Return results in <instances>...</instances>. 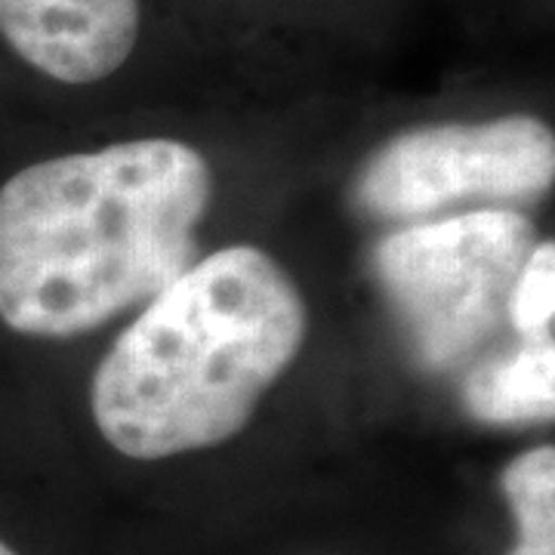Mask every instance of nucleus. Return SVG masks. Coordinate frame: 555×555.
Here are the masks:
<instances>
[{
  "mask_svg": "<svg viewBox=\"0 0 555 555\" xmlns=\"http://www.w3.org/2000/svg\"><path fill=\"white\" fill-rule=\"evenodd\" d=\"M214 195L198 149L133 139L40 160L0 189V318L65 339L155 299L195 257Z\"/></svg>",
  "mask_w": 555,
  "mask_h": 555,
  "instance_id": "1",
  "label": "nucleus"
},
{
  "mask_svg": "<svg viewBox=\"0 0 555 555\" xmlns=\"http://www.w3.org/2000/svg\"><path fill=\"white\" fill-rule=\"evenodd\" d=\"M306 337L297 281L266 250H217L149 299L102 358L93 420L133 460L217 448L257 414Z\"/></svg>",
  "mask_w": 555,
  "mask_h": 555,
  "instance_id": "2",
  "label": "nucleus"
},
{
  "mask_svg": "<svg viewBox=\"0 0 555 555\" xmlns=\"http://www.w3.org/2000/svg\"><path fill=\"white\" fill-rule=\"evenodd\" d=\"M537 244L534 222L509 207L414 222L379 241L374 278L423 367L448 371L494 337Z\"/></svg>",
  "mask_w": 555,
  "mask_h": 555,
  "instance_id": "3",
  "label": "nucleus"
},
{
  "mask_svg": "<svg viewBox=\"0 0 555 555\" xmlns=\"http://www.w3.org/2000/svg\"><path fill=\"white\" fill-rule=\"evenodd\" d=\"M553 179V130L531 115H506L389 139L361 167L352 198L367 217L404 222L460 204L537 201Z\"/></svg>",
  "mask_w": 555,
  "mask_h": 555,
  "instance_id": "4",
  "label": "nucleus"
},
{
  "mask_svg": "<svg viewBox=\"0 0 555 555\" xmlns=\"http://www.w3.org/2000/svg\"><path fill=\"white\" fill-rule=\"evenodd\" d=\"M139 0H0V35L28 65L62 83H96L130 60Z\"/></svg>",
  "mask_w": 555,
  "mask_h": 555,
  "instance_id": "5",
  "label": "nucleus"
},
{
  "mask_svg": "<svg viewBox=\"0 0 555 555\" xmlns=\"http://www.w3.org/2000/svg\"><path fill=\"white\" fill-rule=\"evenodd\" d=\"M463 401L488 426L550 423L555 411L553 337L528 339L516 352L485 361L466 379Z\"/></svg>",
  "mask_w": 555,
  "mask_h": 555,
  "instance_id": "6",
  "label": "nucleus"
},
{
  "mask_svg": "<svg viewBox=\"0 0 555 555\" xmlns=\"http://www.w3.org/2000/svg\"><path fill=\"white\" fill-rule=\"evenodd\" d=\"M503 494L518 525L509 555H555V448L543 444L516 456L503 476Z\"/></svg>",
  "mask_w": 555,
  "mask_h": 555,
  "instance_id": "7",
  "label": "nucleus"
},
{
  "mask_svg": "<svg viewBox=\"0 0 555 555\" xmlns=\"http://www.w3.org/2000/svg\"><path fill=\"white\" fill-rule=\"evenodd\" d=\"M555 315V247L543 241L531 250L528 262L521 266L516 287L509 294L506 318L513 321L521 337H550Z\"/></svg>",
  "mask_w": 555,
  "mask_h": 555,
  "instance_id": "8",
  "label": "nucleus"
},
{
  "mask_svg": "<svg viewBox=\"0 0 555 555\" xmlns=\"http://www.w3.org/2000/svg\"><path fill=\"white\" fill-rule=\"evenodd\" d=\"M0 555H16V553H13V550H10V546H7V543L0 540Z\"/></svg>",
  "mask_w": 555,
  "mask_h": 555,
  "instance_id": "9",
  "label": "nucleus"
}]
</instances>
